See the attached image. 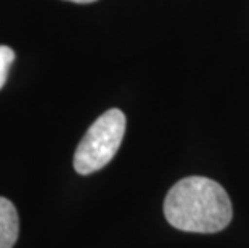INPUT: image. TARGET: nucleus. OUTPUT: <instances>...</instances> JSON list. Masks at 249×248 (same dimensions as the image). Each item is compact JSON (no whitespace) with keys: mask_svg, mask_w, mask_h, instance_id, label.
Instances as JSON below:
<instances>
[{"mask_svg":"<svg viewBox=\"0 0 249 248\" xmlns=\"http://www.w3.org/2000/svg\"><path fill=\"white\" fill-rule=\"evenodd\" d=\"M164 216L172 228L214 234L230 224L233 208L229 195L213 179L192 176L178 181L164 200Z\"/></svg>","mask_w":249,"mask_h":248,"instance_id":"f257e3e1","label":"nucleus"},{"mask_svg":"<svg viewBox=\"0 0 249 248\" xmlns=\"http://www.w3.org/2000/svg\"><path fill=\"white\" fill-rule=\"evenodd\" d=\"M66 2H72V3H92V2H97V0H66Z\"/></svg>","mask_w":249,"mask_h":248,"instance_id":"39448f33","label":"nucleus"},{"mask_svg":"<svg viewBox=\"0 0 249 248\" xmlns=\"http://www.w3.org/2000/svg\"><path fill=\"white\" fill-rule=\"evenodd\" d=\"M125 114L118 108L105 112L90 126L74 153V170L87 176L100 171L113 160L123 144Z\"/></svg>","mask_w":249,"mask_h":248,"instance_id":"f03ea898","label":"nucleus"},{"mask_svg":"<svg viewBox=\"0 0 249 248\" xmlns=\"http://www.w3.org/2000/svg\"><path fill=\"white\" fill-rule=\"evenodd\" d=\"M15 61V52L7 45H0V89L7 82V76L10 71V66Z\"/></svg>","mask_w":249,"mask_h":248,"instance_id":"20e7f679","label":"nucleus"},{"mask_svg":"<svg viewBox=\"0 0 249 248\" xmlns=\"http://www.w3.org/2000/svg\"><path fill=\"white\" fill-rule=\"evenodd\" d=\"M19 234V218L15 205L0 197V248H13Z\"/></svg>","mask_w":249,"mask_h":248,"instance_id":"7ed1b4c3","label":"nucleus"}]
</instances>
